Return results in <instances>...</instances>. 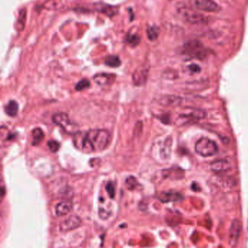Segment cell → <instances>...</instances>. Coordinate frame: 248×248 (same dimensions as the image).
<instances>
[{
    "mask_svg": "<svg viewBox=\"0 0 248 248\" xmlns=\"http://www.w3.org/2000/svg\"><path fill=\"white\" fill-rule=\"evenodd\" d=\"M72 204L70 202H61L55 207V214L57 217H62L68 215L72 211Z\"/></svg>",
    "mask_w": 248,
    "mask_h": 248,
    "instance_id": "14",
    "label": "cell"
},
{
    "mask_svg": "<svg viewBox=\"0 0 248 248\" xmlns=\"http://www.w3.org/2000/svg\"><path fill=\"white\" fill-rule=\"evenodd\" d=\"M32 138H33V145H38L43 141L45 134L40 128H36L32 131Z\"/></svg>",
    "mask_w": 248,
    "mask_h": 248,
    "instance_id": "19",
    "label": "cell"
},
{
    "mask_svg": "<svg viewBox=\"0 0 248 248\" xmlns=\"http://www.w3.org/2000/svg\"><path fill=\"white\" fill-rule=\"evenodd\" d=\"M90 87V81L87 79H83L77 83L75 89L77 91H82V90H85V89H88Z\"/></svg>",
    "mask_w": 248,
    "mask_h": 248,
    "instance_id": "24",
    "label": "cell"
},
{
    "mask_svg": "<svg viewBox=\"0 0 248 248\" xmlns=\"http://www.w3.org/2000/svg\"><path fill=\"white\" fill-rule=\"evenodd\" d=\"M147 36L150 41L157 40L159 36V29L158 28L155 26H151L147 29Z\"/></svg>",
    "mask_w": 248,
    "mask_h": 248,
    "instance_id": "21",
    "label": "cell"
},
{
    "mask_svg": "<svg viewBox=\"0 0 248 248\" xmlns=\"http://www.w3.org/2000/svg\"><path fill=\"white\" fill-rule=\"evenodd\" d=\"M95 82L100 86H106L112 84L116 79V76L111 74H99L93 77Z\"/></svg>",
    "mask_w": 248,
    "mask_h": 248,
    "instance_id": "13",
    "label": "cell"
},
{
    "mask_svg": "<svg viewBox=\"0 0 248 248\" xmlns=\"http://www.w3.org/2000/svg\"><path fill=\"white\" fill-rule=\"evenodd\" d=\"M48 147L52 153H55L59 150L60 144L55 140H50L48 142Z\"/></svg>",
    "mask_w": 248,
    "mask_h": 248,
    "instance_id": "25",
    "label": "cell"
},
{
    "mask_svg": "<svg viewBox=\"0 0 248 248\" xmlns=\"http://www.w3.org/2000/svg\"><path fill=\"white\" fill-rule=\"evenodd\" d=\"M177 12L185 21L190 24L204 25L208 23V18L206 16L190 7H186V4H179Z\"/></svg>",
    "mask_w": 248,
    "mask_h": 248,
    "instance_id": "2",
    "label": "cell"
},
{
    "mask_svg": "<svg viewBox=\"0 0 248 248\" xmlns=\"http://www.w3.org/2000/svg\"><path fill=\"white\" fill-rule=\"evenodd\" d=\"M189 68H190L191 71L194 73H199L200 71V68L198 66V65H191L189 66Z\"/></svg>",
    "mask_w": 248,
    "mask_h": 248,
    "instance_id": "28",
    "label": "cell"
},
{
    "mask_svg": "<svg viewBox=\"0 0 248 248\" xmlns=\"http://www.w3.org/2000/svg\"><path fill=\"white\" fill-rule=\"evenodd\" d=\"M82 224V219L77 216H71L64 221L61 222L59 225L60 231L62 232L71 231L78 228Z\"/></svg>",
    "mask_w": 248,
    "mask_h": 248,
    "instance_id": "9",
    "label": "cell"
},
{
    "mask_svg": "<svg viewBox=\"0 0 248 248\" xmlns=\"http://www.w3.org/2000/svg\"><path fill=\"white\" fill-rule=\"evenodd\" d=\"M111 136L103 129L90 130L87 132H78L74 135V144L84 153H92L104 150L109 146Z\"/></svg>",
    "mask_w": 248,
    "mask_h": 248,
    "instance_id": "1",
    "label": "cell"
},
{
    "mask_svg": "<svg viewBox=\"0 0 248 248\" xmlns=\"http://www.w3.org/2000/svg\"><path fill=\"white\" fill-rule=\"evenodd\" d=\"M231 168V163L227 159H220V160H215L211 165V170L216 173H225L230 170Z\"/></svg>",
    "mask_w": 248,
    "mask_h": 248,
    "instance_id": "11",
    "label": "cell"
},
{
    "mask_svg": "<svg viewBox=\"0 0 248 248\" xmlns=\"http://www.w3.org/2000/svg\"><path fill=\"white\" fill-rule=\"evenodd\" d=\"M110 213L108 212L106 210L103 209V208H100L99 211V215L101 219L106 220L108 219L110 217Z\"/></svg>",
    "mask_w": 248,
    "mask_h": 248,
    "instance_id": "27",
    "label": "cell"
},
{
    "mask_svg": "<svg viewBox=\"0 0 248 248\" xmlns=\"http://www.w3.org/2000/svg\"><path fill=\"white\" fill-rule=\"evenodd\" d=\"M125 185H126L127 188L129 190H133L135 188L137 187L138 185V182H137L136 179L133 176H130L128 179H126L125 182Z\"/></svg>",
    "mask_w": 248,
    "mask_h": 248,
    "instance_id": "23",
    "label": "cell"
},
{
    "mask_svg": "<svg viewBox=\"0 0 248 248\" xmlns=\"http://www.w3.org/2000/svg\"><path fill=\"white\" fill-rule=\"evenodd\" d=\"M52 122L59 125L67 134L75 135L79 132V125L74 123L66 113H56L52 116Z\"/></svg>",
    "mask_w": 248,
    "mask_h": 248,
    "instance_id": "5",
    "label": "cell"
},
{
    "mask_svg": "<svg viewBox=\"0 0 248 248\" xmlns=\"http://www.w3.org/2000/svg\"><path fill=\"white\" fill-rule=\"evenodd\" d=\"M96 10L100 13H104L109 17H113L118 13L117 7L109 5V4H99Z\"/></svg>",
    "mask_w": 248,
    "mask_h": 248,
    "instance_id": "16",
    "label": "cell"
},
{
    "mask_svg": "<svg viewBox=\"0 0 248 248\" xmlns=\"http://www.w3.org/2000/svg\"><path fill=\"white\" fill-rule=\"evenodd\" d=\"M206 113L202 109L195 108H186L182 110L179 119L184 123L195 122L202 120L206 117Z\"/></svg>",
    "mask_w": 248,
    "mask_h": 248,
    "instance_id": "6",
    "label": "cell"
},
{
    "mask_svg": "<svg viewBox=\"0 0 248 248\" xmlns=\"http://www.w3.org/2000/svg\"><path fill=\"white\" fill-rule=\"evenodd\" d=\"M26 19V9H22L19 12L18 17H17V21H16V29L17 31H21L24 29L25 23Z\"/></svg>",
    "mask_w": 248,
    "mask_h": 248,
    "instance_id": "18",
    "label": "cell"
},
{
    "mask_svg": "<svg viewBox=\"0 0 248 248\" xmlns=\"http://www.w3.org/2000/svg\"><path fill=\"white\" fill-rule=\"evenodd\" d=\"M140 41H141V39H140L138 35L129 34L127 36L126 42L132 46H138L139 45Z\"/></svg>",
    "mask_w": 248,
    "mask_h": 248,
    "instance_id": "22",
    "label": "cell"
},
{
    "mask_svg": "<svg viewBox=\"0 0 248 248\" xmlns=\"http://www.w3.org/2000/svg\"><path fill=\"white\" fill-rule=\"evenodd\" d=\"M195 151L204 157H211L218 153V147L216 143L207 137L199 139L195 144Z\"/></svg>",
    "mask_w": 248,
    "mask_h": 248,
    "instance_id": "3",
    "label": "cell"
},
{
    "mask_svg": "<svg viewBox=\"0 0 248 248\" xmlns=\"http://www.w3.org/2000/svg\"><path fill=\"white\" fill-rule=\"evenodd\" d=\"M149 74V67L147 65H142L139 67L132 75V81L137 86L143 85L145 84Z\"/></svg>",
    "mask_w": 248,
    "mask_h": 248,
    "instance_id": "10",
    "label": "cell"
},
{
    "mask_svg": "<svg viewBox=\"0 0 248 248\" xmlns=\"http://www.w3.org/2000/svg\"><path fill=\"white\" fill-rule=\"evenodd\" d=\"M105 64L112 68H117L120 66L121 61L119 57L116 55H110L105 59Z\"/></svg>",
    "mask_w": 248,
    "mask_h": 248,
    "instance_id": "20",
    "label": "cell"
},
{
    "mask_svg": "<svg viewBox=\"0 0 248 248\" xmlns=\"http://www.w3.org/2000/svg\"><path fill=\"white\" fill-rule=\"evenodd\" d=\"M106 192L109 194L111 198H114L115 196V184L112 182H109L106 186Z\"/></svg>",
    "mask_w": 248,
    "mask_h": 248,
    "instance_id": "26",
    "label": "cell"
},
{
    "mask_svg": "<svg viewBox=\"0 0 248 248\" xmlns=\"http://www.w3.org/2000/svg\"><path fill=\"white\" fill-rule=\"evenodd\" d=\"M182 199H183V196L179 192H163L160 195V200L163 202H178L182 201Z\"/></svg>",
    "mask_w": 248,
    "mask_h": 248,
    "instance_id": "15",
    "label": "cell"
},
{
    "mask_svg": "<svg viewBox=\"0 0 248 248\" xmlns=\"http://www.w3.org/2000/svg\"><path fill=\"white\" fill-rule=\"evenodd\" d=\"M158 103L165 107H178L183 103V99L179 96L165 95L160 97Z\"/></svg>",
    "mask_w": 248,
    "mask_h": 248,
    "instance_id": "12",
    "label": "cell"
},
{
    "mask_svg": "<svg viewBox=\"0 0 248 248\" xmlns=\"http://www.w3.org/2000/svg\"><path fill=\"white\" fill-rule=\"evenodd\" d=\"M6 114L10 117H15L18 111V105L15 100L9 102L8 104L4 108Z\"/></svg>",
    "mask_w": 248,
    "mask_h": 248,
    "instance_id": "17",
    "label": "cell"
},
{
    "mask_svg": "<svg viewBox=\"0 0 248 248\" xmlns=\"http://www.w3.org/2000/svg\"><path fill=\"white\" fill-rule=\"evenodd\" d=\"M183 52L184 55H187L189 58L199 60L205 59L208 55V52L204 47L203 45L198 40H192L186 42L183 45Z\"/></svg>",
    "mask_w": 248,
    "mask_h": 248,
    "instance_id": "4",
    "label": "cell"
},
{
    "mask_svg": "<svg viewBox=\"0 0 248 248\" xmlns=\"http://www.w3.org/2000/svg\"><path fill=\"white\" fill-rule=\"evenodd\" d=\"M242 224L239 220L234 219L231 222L229 235V242L231 248H235L237 246L240 235H241Z\"/></svg>",
    "mask_w": 248,
    "mask_h": 248,
    "instance_id": "8",
    "label": "cell"
},
{
    "mask_svg": "<svg viewBox=\"0 0 248 248\" xmlns=\"http://www.w3.org/2000/svg\"><path fill=\"white\" fill-rule=\"evenodd\" d=\"M191 4L198 10L209 13H218L221 7L214 0H190Z\"/></svg>",
    "mask_w": 248,
    "mask_h": 248,
    "instance_id": "7",
    "label": "cell"
}]
</instances>
